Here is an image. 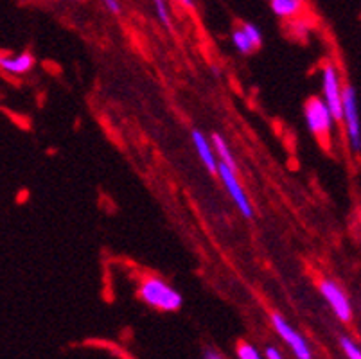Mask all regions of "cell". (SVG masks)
<instances>
[{
    "label": "cell",
    "instance_id": "cell-5",
    "mask_svg": "<svg viewBox=\"0 0 361 359\" xmlns=\"http://www.w3.org/2000/svg\"><path fill=\"white\" fill-rule=\"evenodd\" d=\"M270 322L274 325L275 332L281 336V340L290 347V351L293 352L297 359H313V351H311L310 343L306 341V338L290 324V322L281 315V312H271Z\"/></svg>",
    "mask_w": 361,
    "mask_h": 359
},
{
    "label": "cell",
    "instance_id": "cell-19",
    "mask_svg": "<svg viewBox=\"0 0 361 359\" xmlns=\"http://www.w3.org/2000/svg\"><path fill=\"white\" fill-rule=\"evenodd\" d=\"M264 354H266V359H284V355H282V352L279 351L277 347H266V351H264Z\"/></svg>",
    "mask_w": 361,
    "mask_h": 359
},
{
    "label": "cell",
    "instance_id": "cell-18",
    "mask_svg": "<svg viewBox=\"0 0 361 359\" xmlns=\"http://www.w3.org/2000/svg\"><path fill=\"white\" fill-rule=\"evenodd\" d=\"M104 8L111 13V15H121L123 8H121L119 0H103Z\"/></svg>",
    "mask_w": 361,
    "mask_h": 359
},
{
    "label": "cell",
    "instance_id": "cell-1",
    "mask_svg": "<svg viewBox=\"0 0 361 359\" xmlns=\"http://www.w3.org/2000/svg\"><path fill=\"white\" fill-rule=\"evenodd\" d=\"M137 296L151 309L160 312H176L183 305L180 291L159 276H144L137 289Z\"/></svg>",
    "mask_w": 361,
    "mask_h": 359
},
{
    "label": "cell",
    "instance_id": "cell-17",
    "mask_svg": "<svg viewBox=\"0 0 361 359\" xmlns=\"http://www.w3.org/2000/svg\"><path fill=\"white\" fill-rule=\"evenodd\" d=\"M291 29H293V35L295 36H304V35H307V32H310V25L306 24V22H304V20H300L297 16V18H291Z\"/></svg>",
    "mask_w": 361,
    "mask_h": 359
},
{
    "label": "cell",
    "instance_id": "cell-16",
    "mask_svg": "<svg viewBox=\"0 0 361 359\" xmlns=\"http://www.w3.org/2000/svg\"><path fill=\"white\" fill-rule=\"evenodd\" d=\"M235 352H238V359H262L261 352L252 343H246V341H241L235 347Z\"/></svg>",
    "mask_w": 361,
    "mask_h": 359
},
{
    "label": "cell",
    "instance_id": "cell-14",
    "mask_svg": "<svg viewBox=\"0 0 361 359\" xmlns=\"http://www.w3.org/2000/svg\"><path fill=\"white\" fill-rule=\"evenodd\" d=\"M340 348L347 355V359H361L360 347L349 336H340Z\"/></svg>",
    "mask_w": 361,
    "mask_h": 359
},
{
    "label": "cell",
    "instance_id": "cell-13",
    "mask_svg": "<svg viewBox=\"0 0 361 359\" xmlns=\"http://www.w3.org/2000/svg\"><path fill=\"white\" fill-rule=\"evenodd\" d=\"M232 44H234L235 51L239 52V54H252V52H255V47L252 45V42L248 39V36L243 32L241 28L234 29L232 31Z\"/></svg>",
    "mask_w": 361,
    "mask_h": 359
},
{
    "label": "cell",
    "instance_id": "cell-2",
    "mask_svg": "<svg viewBox=\"0 0 361 359\" xmlns=\"http://www.w3.org/2000/svg\"><path fill=\"white\" fill-rule=\"evenodd\" d=\"M304 117H306L307 130L318 138L322 146L329 147L333 140V131L336 126V121L331 115L329 108L320 97L307 99L306 108H304Z\"/></svg>",
    "mask_w": 361,
    "mask_h": 359
},
{
    "label": "cell",
    "instance_id": "cell-21",
    "mask_svg": "<svg viewBox=\"0 0 361 359\" xmlns=\"http://www.w3.org/2000/svg\"><path fill=\"white\" fill-rule=\"evenodd\" d=\"M178 2L185 8H195V0H178Z\"/></svg>",
    "mask_w": 361,
    "mask_h": 359
},
{
    "label": "cell",
    "instance_id": "cell-11",
    "mask_svg": "<svg viewBox=\"0 0 361 359\" xmlns=\"http://www.w3.org/2000/svg\"><path fill=\"white\" fill-rule=\"evenodd\" d=\"M211 144H212V150H214V153H216V158H218L219 162L226 164V166L232 167V169H238V164H235L234 154H232L231 147H228V144H226V140L221 137V135L219 133L212 135Z\"/></svg>",
    "mask_w": 361,
    "mask_h": 359
},
{
    "label": "cell",
    "instance_id": "cell-20",
    "mask_svg": "<svg viewBox=\"0 0 361 359\" xmlns=\"http://www.w3.org/2000/svg\"><path fill=\"white\" fill-rule=\"evenodd\" d=\"M203 359H225V358H223L218 351H214V348H207V351L203 352Z\"/></svg>",
    "mask_w": 361,
    "mask_h": 359
},
{
    "label": "cell",
    "instance_id": "cell-3",
    "mask_svg": "<svg viewBox=\"0 0 361 359\" xmlns=\"http://www.w3.org/2000/svg\"><path fill=\"white\" fill-rule=\"evenodd\" d=\"M341 123L345 124L347 142L350 151L357 154L361 151V121L360 103H357L356 88L350 83L341 88Z\"/></svg>",
    "mask_w": 361,
    "mask_h": 359
},
{
    "label": "cell",
    "instance_id": "cell-15",
    "mask_svg": "<svg viewBox=\"0 0 361 359\" xmlns=\"http://www.w3.org/2000/svg\"><path fill=\"white\" fill-rule=\"evenodd\" d=\"M241 29H243V32L248 36V39H250L252 45L255 47V51H257V49L262 45V31H261V29H259L255 24H252V22H245V24L241 25Z\"/></svg>",
    "mask_w": 361,
    "mask_h": 359
},
{
    "label": "cell",
    "instance_id": "cell-10",
    "mask_svg": "<svg viewBox=\"0 0 361 359\" xmlns=\"http://www.w3.org/2000/svg\"><path fill=\"white\" fill-rule=\"evenodd\" d=\"M304 6H306V0H270V9L274 11V15L284 20L300 16Z\"/></svg>",
    "mask_w": 361,
    "mask_h": 359
},
{
    "label": "cell",
    "instance_id": "cell-6",
    "mask_svg": "<svg viewBox=\"0 0 361 359\" xmlns=\"http://www.w3.org/2000/svg\"><path fill=\"white\" fill-rule=\"evenodd\" d=\"M318 289H320L322 296L329 304V308L333 309L334 316H336L338 320L341 324H350L354 318V309L349 300V296L343 291V288L338 282L331 281V279H322L318 282Z\"/></svg>",
    "mask_w": 361,
    "mask_h": 359
},
{
    "label": "cell",
    "instance_id": "cell-4",
    "mask_svg": "<svg viewBox=\"0 0 361 359\" xmlns=\"http://www.w3.org/2000/svg\"><path fill=\"white\" fill-rule=\"evenodd\" d=\"M216 174L221 180L223 187L226 189L231 200L234 202V205L238 207L239 214H241L245 219H252L254 217V209H252V203L248 200V194H246L245 187L241 185V182L238 180V174H235V169L228 167L226 164L219 162L218 160V167H216Z\"/></svg>",
    "mask_w": 361,
    "mask_h": 359
},
{
    "label": "cell",
    "instance_id": "cell-7",
    "mask_svg": "<svg viewBox=\"0 0 361 359\" xmlns=\"http://www.w3.org/2000/svg\"><path fill=\"white\" fill-rule=\"evenodd\" d=\"M341 78L338 68L333 63H326L322 67V94L324 103L329 108L331 115L336 123H341Z\"/></svg>",
    "mask_w": 361,
    "mask_h": 359
},
{
    "label": "cell",
    "instance_id": "cell-9",
    "mask_svg": "<svg viewBox=\"0 0 361 359\" xmlns=\"http://www.w3.org/2000/svg\"><path fill=\"white\" fill-rule=\"evenodd\" d=\"M32 67H35V58L29 52H22V54L16 56L0 52V71L8 72L11 75H24Z\"/></svg>",
    "mask_w": 361,
    "mask_h": 359
},
{
    "label": "cell",
    "instance_id": "cell-12",
    "mask_svg": "<svg viewBox=\"0 0 361 359\" xmlns=\"http://www.w3.org/2000/svg\"><path fill=\"white\" fill-rule=\"evenodd\" d=\"M153 9H155V15L159 18L160 24L167 29V31H173V15H171V8L167 0H153Z\"/></svg>",
    "mask_w": 361,
    "mask_h": 359
},
{
    "label": "cell",
    "instance_id": "cell-8",
    "mask_svg": "<svg viewBox=\"0 0 361 359\" xmlns=\"http://www.w3.org/2000/svg\"><path fill=\"white\" fill-rule=\"evenodd\" d=\"M191 138H192V146H195L196 153H198L200 160L203 162L205 169L209 173L216 174V167H218V158H216L214 150H212L211 138L207 137L203 131L200 130H192L191 131Z\"/></svg>",
    "mask_w": 361,
    "mask_h": 359
}]
</instances>
